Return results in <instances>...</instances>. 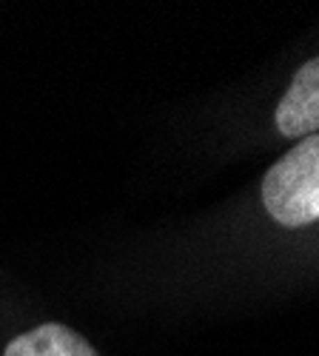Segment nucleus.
<instances>
[{
    "label": "nucleus",
    "instance_id": "f257e3e1",
    "mask_svg": "<svg viewBox=\"0 0 319 356\" xmlns=\"http://www.w3.org/2000/svg\"><path fill=\"white\" fill-rule=\"evenodd\" d=\"M265 211L285 228H300L319 220V134L305 137L263 180Z\"/></svg>",
    "mask_w": 319,
    "mask_h": 356
},
{
    "label": "nucleus",
    "instance_id": "f03ea898",
    "mask_svg": "<svg viewBox=\"0 0 319 356\" xmlns=\"http://www.w3.org/2000/svg\"><path fill=\"white\" fill-rule=\"evenodd\" d=\"M277 131L282 137L319 134V54L294 74L291 88L277 106Z\"/></svg>",
    "mask_w": 319,
    "mask_h": 356
},
{
    "label": "nucleus",
    "instance_id": "7ed1b4c3",
    "mask_svg": "<svg viewBox=\"0 0 319 356\" xmlns=\"http://www.w3.org/2000/svg\"><path fill=\"white\" fill-rule=\"evenodd\" d=\"M3 356H97V350L66 325L46 322L40 328L15 337Z\"/></svg>",
    "mask_w": 319,
    "mask_h": 356
}]
</instances>
